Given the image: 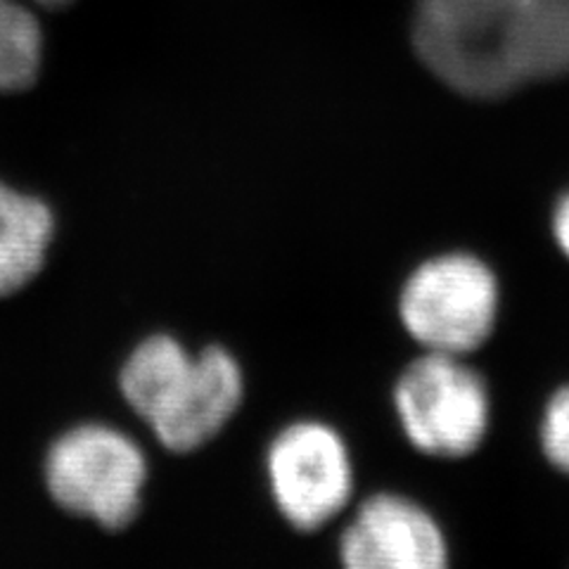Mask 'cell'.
<instances>
[{
  "instance_id": "cell-1",
  "label": "cell",
  "mask_w": 569,
  "mask_h": 569,
  "mask_svg": "<svg viewBox=\"0 0 569 569\" xmlns=\"http://www.w3.org/2000/svg\"><path fill=\"white\" fill-rule=\"evenodd\" d=\"M413 46L451 91L503 98L569 74V0H416Z\"/></svg>"
},
{
  "instance_id": "cell-2",
  "label": "cell",
  "mask_w": 569,
  "mask_h": 569,
  "mask_svg": "<svg viewBox=\"0 0 569 569\" xmlns=\"http://www.w3.org/2000/svg\"><path fill=\"white\" fill-rule=\"evenodd\" d=\"M117 389L159 447L188 456L204 449L240 413L247 376L223 345L190 349L171 332H152L121 361Z\"/></svg>"
},
{
  "instance_id": "cell-3",
  "label": "cell",
  "mask_w": 569,
  "mask_h": 569,
  "mask_svg": "<svg viewBox=\"0 0 569 569\" xmlns=\"http://www.w3.org/2000/svg\"><path fill=\"white\" fill-rule=\"evenodd\" d=\"M41 477L52 506L62 512L104 531H123L142 510L150 460L127 430L86 420L48 443Z\"/></svg>"
},
{
  "instance_id": "cell-4",
  "label": "cell",
  "mask_w": 569,
  "mask_h": 569,
  "mask_svg": "<svg viewBox=\"0 0 569 569\" xmlns=\"http://www.w3.org/2000/svg\"><path fill=\"white\" fill-rule=\"evenodd\" d=\"M498 307L501 288L489 263L468 252H443L406 276L397 311L422 351L466 359L491 337Z\"/></svg>"
},
{
  "instance_id": "cell-5",
  "label": "cell",
  "mask_w": 569,
  "mask_h": 569,
  "mask_svg": "<svg viewBox=\"0 0 569 569\" xmlns=\"http://www.w3.org/2000/svg\"><path fill=\"white\" fill-rule=\"evenodd\" d=\"M391 403L408 443L430 458H466L487 439L489 389L462 356L422 351L401 370Z\"/></svg>"
},
{
  "instance_id": "cell-6",
  "label": "cell",
  "mask_w": 569,
  "mask_h": 569,
  "mask_svg": "<svg viewBox=\"0 0 569 569\" xmlns=\"http://www.w3.org/2000/svg\"><path fill=\"white\" fill-rule=\"evenodd\" d=\"M263 475L280 520L313 533L349 510L356 470L345 435L320 418H299L271 437Z\"/></svg>"
},
{
  "instance_id": "cell-7",
  "label": "cell",
  "mask_w": 569,
  "mask_h": 569,
  "mask_svg": "<svg viewBox=\"0 0 569 569\" xmlns=\"http://www.w3.org/2000/svg\"><path fill=\"white\" fill-rule=\"evenodd\" d=\"M342 569H449V541L413 498L378 491L356 506L337 539Z\"/></svg>"
},
{
  "instance_id": "cell-8",
  "label": "cell",
  "mask_w": 569,
  "mask_h": 569,
  "mask_svg": "<svg viewBox=\"0 0 569 569\" xmlns=\"http://www.w3.org/2000/svg\"><path fill=\"white\" fill-rule=\"evenodd\" d=\"M56 236V211L43 198L0 181V299L39 280Z\"/></svg>"
},
{
  "instance_id": "cell-9",
  "label": "cell",
  "mask_w": 569,
  "mask_h": 569,
  "mask_svg": "<svg viewBox=\"0 0 569 569\" xmlns=\"http://www.w3.org/2000/svg\"><path fill=\"white\" fill-rule=\"evenodd\" d=\"M69 0H0V91H24L41 71L43 29L33 8L56 10Z\"/></svg>"
},
{
  "instance_id": "cell-10",
  "label": "cell",
  "mask_w": 569,
  "mask_h": 569,
  "mask_svg": "<svg viewBox=\"0 0 569 569\" xmlns=\"http://www.w3.org/2000/svg\"><path fill=\"white\" fill-rule=\"evenodd\" d=\"M539 439L546 460L569 477V385L553 391L546 401Z\"/></svg>"
},
{
  "instance_id": "cell-11",
  "label": "cell",
  "mask_w": 569,
  "mask_h": 569,
  "mask_svg": "<svg viewBox=\"0 0 569 569\" xmlns=\"http://www.w3.org/2000/svg\"><path fill=\"white\" fill-rule=\"evenodd\" d=\"M553 238L560 252L569 259V190L562 194L553 209Z\"/></svg>"
}]
</instances>
